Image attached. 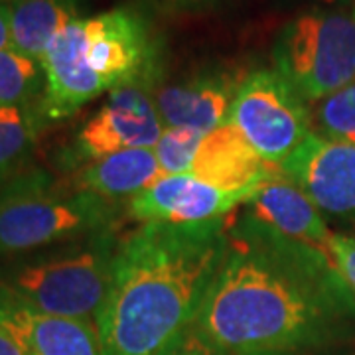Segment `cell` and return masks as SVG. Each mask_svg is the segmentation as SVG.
Listing matches in <instances>:
<instances>
[{"label":"cell","instance_id":"277c9868","mask_svg":"<svg viewBox=\"0 0 355 355\" xmlns=\"http://www.w3.org/2000/svg\"><path fill=\"white\" fill-rule=\"evenodd\" d=\"M116 202L53 188L48 174L24 172L0 191V261L116 227Z\"/></svg>","mask_w":355,"mask_h":355},{"label":"cell","instance_id":"83f0119b","mask_svg":"<svg viewBox=\"0 0 355 355\" xmlns=\"http://www.w3.org/2000/svg\"><path fill=\"white\" fill-rule=\"evenodd\" d=\"M326 2H334V0H326Z\"/></svg>","mask_w":355,"mask_h":355},{"label":"cell","instance_id":"484cf974","mask_svg":"<svg viewBox=\"0 0 355 355\" xmlns=\"http://www.w3.org/2000/svg\"><path fill=\"white\" fill-rule=\"evenodd\" d=\"M0 355H24L22 347L2 324H0Z\"/></svg>","mask_w":355,"mask_h":355},{"label":"cell","instance_id":"4fadbf2b","mask_svg":"<svg viewBox=\"0 0 355 355\" xmlns=\"http://www.w3.org/2000/svg\"><path fill=\"white\" fill-rule=\"evenodd\" d=\"M247 205V214L266 227L275 229L292 241L306 243L328 253L331 231L314 202L282 172L280 166L268 168Z\"/></svg>","mask_w":355,"mask_h":355},{"label":"cell","instance_id":"3957f363","mask_svg":"<svg viewBox=\"0 0 355 355\" xmlns=\"http://www.w3.org/2000/svg\"><path fill=\"white\" fill-rule=\"evenodd\" d=\"M121 249L116 227L0 261V286L53 316L97 320Z\"/></svg>","mask_w":355,"mask_h":355},{"label":"cell","instance_id":"5bb4252c","mask_svg":"<svg viewBox=\"0 0 355 355\" xmlns=\"http://www.w3.org/2000/svg\"><path fill=\"white\" fill-rule=\"evenodd\" d=\"M239 83L227 73H203L160 87L154 103L164 127L209 132L227 123Z\"/></svg>","mask_w":355,"mask_h":355},{"label":"cell","instance_id":"d4e9b609","mask_svg":"<svg viewBox=\"0 0 355 355\" xmlns=\"http://www.w3.org/2000/svg\"><path fill=\"white\" fill-rule=\"evenodd\" d=\"M156 2L172 10H196V8H207L219 0H156Z\"/></svg>","mask_w":355,"mask_h":355},{"label":"cell","instance_id":"5b68a950","mask_svg":"<svg viewBox=\"0 0 355 355\" xmlns=\"http://www.w3.org/2000/svg\"><path fill=\"white\" fill-rule=\"evenodd\" d=\"M277 71L306 103H316L355 81V8L310 10L280 32Z\"/></svg>","mask_w":355,"mask_h":355},{"label":"cell","instance_id":"8992f818","mask_svg":"<svg viewBox=\"0 0 355 355\" xmlns=\"http://www.w3.org/2000/svg\"><path fill=\"white\" fill-rule=\"evenodd\" d=\"M227 121L272 166L284 164L314 132L308 103L277 69H257L243 79Z\"/></svg>","mask_w":355,"mask_h":355},{"label":"cell","instance_id":"8fae6325","mask_svg":"<svg viewBox=\"0 0 355 355\" xmlns=\"http://www.w3.org/2000/svg\"><path fill=\"white\" fill-rule=\"evenodd\" d=\"M249 202L245 193L217 190L191 174L162 176L130 198L128 214L142 223H205L227 217Z\"/></svg>","mask_w":355,"mask_h":355},{"label":"cell","instance_id":"9a60e30c","mask_svg":"<svg viewBox=\"0 0 355 355\" xmlns=\"http://www.w3.org/2000/svg\"><path fill=\"white\" fill-rule=\"evenodd\" d=\"M270 166L245 140L239 128L227 121L203 137L191 166V176L217 190L245 193L251 200Z\"/></svg>","mask_w":355,"mask_h":355},{"label":"cell","instance_id":"6da1fadb","mask_svg":"<svg viewBox=\"0 0 355 355\" xmlns=\"http://www.w3.org/2000/svg\"><path fill=\"white\" fill-rule=\"evenodd\" d=\"M193 328L221 355H308L355 338V294L326 251L245 214Z\"/></svg>","mask_w":355,"mask_h":355},{"label":"cell","instance_id":"603a6c76","mask_svg":"<svg viewBox=\"0 0 355 355\" xmlns=\"http://www.w3.org/2000/svg\"><path fill=\"white\" fill-rule=\"evenodd\" d=\"M160 355H221L211 343L203 338L200 331L191 326L176 342L170 343Z\"/></svg>","mask_w":355,"mask_h":355},{"label":"cell","instance_id":"d6986e66","mask_svg":"<svg viewBox=\"0 0 355 355\" xmlns=\"http://www.w3.org/2000/svg\"><path fill=\"white\" fill-rule=\"evenodd\" d=\"M44 87V69L16 50L0 51V107H32Z\"/></svg>","mask_w":355,"mask_h":355},{"label":"cell","instance_id":"e0dca14e","mask_svg":"<svg viewBox=\"0 0 355 355\" xmlns=\"http://www.w3.org/2000/svg\"><path fill=\"white\" fill-rule=\"evenodd\" d=\"M77 18V0H12V50L42 62L53 38Z\"/></svg>","mask_w":355,"mask_h":355},{"label":"cell","instance_id":"cb8c5ba5","mask_svg":"<svg viewBox=\"0 0 355 355\" xmlns=\"http://www.w3.org/2000/svg\"><path fill=\"white\" fill-rule=\"evenodd\" d=\"M12 48L10 2H0V51Z\"/></svg>","mask_w":355,"mask_h":355},{"label":"cell","instance_id":"7402d4cb","mask_svg":"<svg viewBox=\"0 0 355 355\" xmlns=\"http://www.w3.org/2000/svg\"><path fill=\"white\" fill-rule=\"evenodd\" d=\"M328 254L331 257L334 265L338 266L340 275L347 282V286L355 294V237L354 235H342L331 233L328 243Z\"/></svg>","mask_w":355,"mask_h":355},{"label":"cell","instance_id":"2e32d148","mask_svg":"<svg viewBox=\"0 0 355 355\" xmlns=\"http://www.w3.org/2000/svg\"><path fill=\"white\" fill-rule=\"evenodd\" d=\"M162 176L164 172L154 148H135L89 162L77 174V188L116 202L121 198L139 196Z\"/></svg>","mask_w":355,"mask_h":355},{"label":"cell","instance_id":"ffe728a7","mask_svg":"<svg viewBox=\"0 0 355 355\" xmlns=\"http://www.w3.org/2000/svg\"><path fill=\"white\" fill-rule=\"evenodd\" d=\"M308 107L318 135L355 144V81Z\"/></svg>","mask_w":355,"mask_h":355},{"label":"cell","instance_id":"9c48e42d","mask_svg":"<svg viewBox=\"0 0 355 355\" xmlns=\"http://www.w3.org/2000/svg\"><path fill=\"white\" fill-rule=\"evenodd\" d=\"M320 211L355 216V144L312 132L280 166Z\"/></svg>","mask_w":355,"mask_h":355},{"label":"cell","instance_id":"7a4b0ae2","mask_svg":"<svg viewBox=\"0 0 355 355\" xmlns=\"http://www.w3.org/2000/svg\"><path fill=\"white\" fill-rule=\"evenodd\" d=\"M229 225L142 223L121 241L95 320L103 355H160L190 330L223 265Z\"/></svg>","mask_w":355,"mask_h":355},{"label":"cell","instance_id":"30bf717a","mask_svg":"<svg viewBox=\"0 0 355 355\" xmlns=\"http://www.w3.org/2000/svg\"><path fill=\"white\" fill-rule=\"evenodd\" d=\"M85 18H77L53 38L42 58L44 95L38 114L44 121H62L107 91L85 60Z\"/></svg>","mask_w":355,"mask_h":355},{"label":"cell","instance_id":"52a82bcc","mask_svg":"<svg viewBox=\"0 0 355 355\" xmlns=\"http://www.w3.org/2000/svg\"><path fill=\"white\" fill-rule=\"evenodd\" d=\"M85 60L107 91L142 87L156 67V48L146 22L128 8L85 18Z\"/></svg>","mask_w":355,"mask_h":355},{"label":"cell","instance_id":"ac0fdd59","mask_svg":"<svg viewBox=\"0 0 355 355\" xmlns=\"http://www.w3.org/2000/svg\"><path fill=\"white\" fill-rule=\"evenodd\" d=\"M42 125L38 107H0V191L24 174Z\"/></svg>","mask_w":355,"mask_h":355},{"label":"cell","instance_id":"4316f807","mask_svg":"<svg viewBox=\"0 0 355 355\" xmlns=\"http://www.w3.org/2000/svg\"><path fill=\"white\" fill-rule=\"evenodd\" d=\"M0 2H12V0H0Z\"/></svg>","mask_w":355,"mask_h":355},{"label":"cell","instance_id":"ba28073f","mask_svg":"<svg viewBox=\"0 0 355 355\" xmlns=\"http://www.w3.org/2000/svg\"><path fill=\"white\" fill-rule=\"evenodd\" d=\"M154 97L144 87L109 91L107 101L77 132L73 150L79 160H101L121 150L154 148L164 132Z\"/></svg>","mask_w":355,"mask_h":355},{"label":"cell","instance_id":"7c38bea8","mask_svg":"<svg viewBox=\"0 0 355 355\" xmlns=\"http://www.w3.org/2000/svg\"><path fill=\"white\" fill-rule=\"evenodd\" d=\"M0 324L24 355H103L93 320L53 316L30 308L0 286Z\"/></svg>","mask_w":355,"mask_h":355},{"label":"cell","instance_id":"44dd1931","mask_svg":"<svg viewBox=\"0 0 355 355\" xmlns=\"http://www.w3.org/2000/svg\"><path fill=\"white\" fill-rule=\"evenodd\" d=\"M207 132L184 127H166L154 146V154L164 176L191 174L196 154Z\"/></svg>","mask_w":355,"mask_h":355}]
</instances>
